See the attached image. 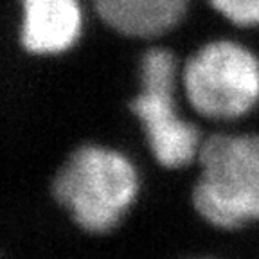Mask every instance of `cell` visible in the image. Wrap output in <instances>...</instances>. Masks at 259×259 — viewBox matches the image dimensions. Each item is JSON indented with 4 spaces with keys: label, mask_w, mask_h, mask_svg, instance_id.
Instances as JSON below:
<instances>
[{
    "label": "cell",
    "mask_w": 259,
    "mask_h": 259,
    "mask_svg": "<svg viewBox=\"0 0 259 259\" xmlns=\"http://www.w3.org/2000/svg\"><path fill=\"white\" fill-rule=\"evenodd\" d=\"M18 40L27 54L58 56L74 47L83 32L79 0H20Z\"/></svg>",
    "instance_id": "5b68a950"
},
{
    "label": "cell",
    "mask_w": 259,
    "mask_h": 259,
    "mask_svg": "<svg viewBox=\"0 0 259 259\" xmlns=\"http://www.w3.org/2000/svg\"><path fill=\"white\" fill-rule=\"evenodd\" d=\"M182 87L203 117H243L259 103V58L238 41H209L186 61Z\"/></svg>",
    "instance_id": "277c9868"
},
{
    "label": "cell",
    "mask_w": 259,
    "mask_h": 259,
    "mask_svg": "<svg viewBox=\"0 0 259 259\" xmlns=\"http://www.w3.org/2000/svg\"><path fill=\"white\" fill-rule=\"evenodd\" d=\"M198 162L191 200L200 218L223 231L259 222V135H210Z\"/></svg>",
    "instance_id": "7a4b0ae2"
},
{
    "label": "cell",
    "mask_w": 259,
    "mask_h": 259,
    "mask_svg": "<svg viewBox=\"0 0 259 259\" xmlns=\"http://www.w3.org/2000/svg\"><path fill=\"white\" fill-rule=\"evenodd\" d=\"M198 259H209V257H198Z\"/></svg>",
    "instance_id": "ba28073f"
},
{
    "label": "cell",
    "mask_w": 259,
    "mask_h": 259,
    "mask_svg": "<svg viewBox=\"0 0 259 259\" xmlns=\"http://www.w3.org/2000/svg\"><path fill=\"white\" fill-rule=\"evenodd\" d=\"M189 0H92L96 15L130 38H157L177 27Z\"/></svg>",
    "instance_id": "8992f818"
},
{
    "label": "cell",
    "mask_w": 259,
    "mask_h": 259,
    "mask_svg": "<svg viewBox=\"0 0 259 259\" xmlns=\"http://www.w3.org/2000/svg\"><path fill=\"white\" fill-rule=\"evenodd\" d=\"M177 58L164 47H151L139 61V90L128 103L141 122L151 155L160 166L180 169L198 158V128L180 117L175 103Z\"/></svg>",
    "instance_id": "3957f363"
},
{
    "label": "cell",
    "mask_w": 259,
    "mask_h": 259,
    "mask_svg": "<svg viewBox=\"0 0 259 259\" xmlns=\"http://www.w3.org/2000/svg\"><path fill=\"white\" fill-rule=\"evenodd\" d=\"M141 180L124 153L101 144H81L51 182V193L72 222L89 234L115 231L137 200Z\"/></svg>",
    "instance_id": "6da1fadb"
},
{
    "label": "cell",
    "mask_w": 259,
    "mask_h": 259,
    "mask_svg": "<svg viewBox=\"0 0 259 259\" xmlns=\"http://www.w3.org/2000/svg\"><path fill=\"white\" fill-rule=\"evenodd\" d=\"M223 18L241 27L259 25V0H209Z\"/></svg>",
    "instance_id": "52a82bcc"
}]
</instances>
